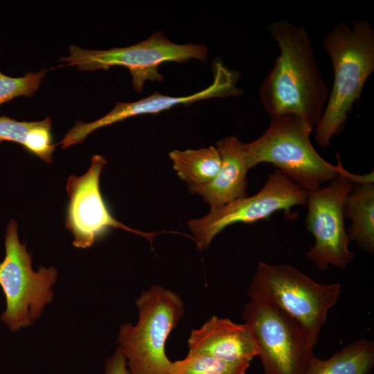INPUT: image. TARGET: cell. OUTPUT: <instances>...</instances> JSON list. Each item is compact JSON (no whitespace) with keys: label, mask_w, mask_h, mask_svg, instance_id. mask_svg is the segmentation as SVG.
I'll return each instance as SVG.
<instances>
[{"label":"cell","mask_w":374,"mask_h":374,"mask_svg":"<svg viewBox=\"0 0 374 374\" xmlns=\"http://www.w3.org/2000/svg\"><path fill=\"white\" fill-rule=\"evenodd\" d=\"M268 30L280 54L260 88L265 110L271 118L294 114L316 125L329 91L319 72L312 40L305 28L286 19L273 22Z\"/></svg>","instance_id":"6da1fadb"},{"label":"cell","mask_w":374,"mask_h":374,"mask_svg":"<svg viewBox=\"0 0 374 374\" xmlns=\"http://www.w3.org/2000/svg\"><path fill=\"white\" fill-rule=\"evenodd\" d=\"M313 127L294 114L271 117L265 133L244 144L248 169L271 163L308 192L318 190L339 175L350 177L355 184L374 182L373 170L362 175L353 174L344 168L338 153L337 165L321 157L310 141Z\"/></svg>","instance_id":"7a4b0ae2"},{"label":"cell","mask_w":374,"mask_h":374,"mask_svg":"<svg viewBox=\"0 0 374 374\" xmlns=\"http://www.w3.org/2000/svg\"><path fill=\"white\" fill-rule=\"evenodd\" d=\"M323 47L334 71L332 90L314 129L316 142L325 149L344 130L348 114L374 71V30L365 20H353L350 25L340 21L325 37Z\"/></svg>","instance_id":"3957f363"},{"label":"cell","mask_w":374,"mask_h":374,"mask_svg":"<svg viewBox=\"0 0 374 374\" xmlns=\"http://www.w3.org/2000/svg\"><path fill=\"white\" fill-rule=\"evenodd\" d=\"M339 283H319L297 268L260 261L249 287L250 299L274 305L296 319L314 346L328 311L338 301Z\"/></svg>","instance_id":"277c9868"},{"label":"cell","mask_w":374,"mask_h":374,"mask_svg":"<svg viewBox=\"0 0 374 374\" xmlns=\"http://www.w3.org/2000/svg\"><path fill=\"white\" fill-rule=\"evenodd\" d=\"M139 321L123 324L117 341L130 374H166L171 362L166 342L184 314V303L175 292L160 285L143 291L136 300Z\"/></svg>","instance_id":"5b68a950"},{"label":"cell","mask_w":374,"mask_h":374,"mask_svg":"<svg viewBox=\"0 0 374 374\" xmlns=\"http://www.w3.org/2000/svg\"><path fill=\"white\" fill-rule=\"evenodd\" d=\"M5 257L0 262V286L6 297V308L1 321L11 332L31 325L42 314L53 297V285L57 278L53 267L32 269L31 254L20 242L18 225L12 219L5 234Z\"/></svg>","instance_id":"8992f818"},{"label":"cell","mask_w":374,"mask_h":374,"mask_svg":"<svg viewBox=\"0 0 374 374\" xmlns=\"http://www.w3.org/2000/svg\"><path fill=\"white\" fill-rule=\"evenodd\" d=\"M242 317L256 344L264 374H305L314 346L296 319L256 299L246 303Z\"/></svg>","instance_id":"52a82bcc"},{"label":"cell","mask_w":374,"mask_h":374,"mask_svg":"<svg viewBox=\"0 0 374 374\" xmlns=\"http://www.w3.org/2000/svg\"><path fill=\"white\" fill-rule=\"evenodd\" d=\"M70 55L61 61L82 71L107 70L112 66L126 67L132 76L133 88L142 93L146 81L161 82L159 66L167 62L184 63L191 59L205 62L207 48L203 44H179L169 40L161 31L154 33L134 45L108 50L83 49L73 45Z\"/></svg>","instance_id":"ba28073f"},{"label":"cell","mask_w":374,"mask_h":374,"mask_svg":"<svg viewBox=\"0 0 374 374\" xmlns=\"http://www.w3.org/2000/svg\"><path fill=\"white\" fill-rule=\"evenodd\" d=\"M308 194L307 190L276 169L256 195L210 209L203 217L190 220L188 226L193 233L197 249L202 251L219 233L235 223H253L280 211L287 219H294L296 215L292 213V207L305 205Z\"/></svg>","instance_id":"9c48e42d"},{"label":"cell","mask_w":374,"mask_h":374,"mask_svg":"<svg viewBox=\"0 0 374 374\" xmlns=\"http://www.w3.org/2000/svg\"><path fill=\"white\" fill-rule=\"evenodd\" d=\"M355 182L339 175L326 187L308 192L306 229L314 238L306 257L321 270L329 265L344 269L354 259L349 250V239L345 229L344 206Z\"/></svg>","instance_id":"30bf717a"},{"label":"cell","mask_w":374,"mask_h":374,"mask_svg":"<svg viewBox=\"0 0 374 374\" xmlns=\"http://www.w3.org/2000/svg\"><path fill=\"white\" fill-rule=\"evenodd\" d=\"M107 163L104 156L96 154L83 175H71L67 180L69 204L65 224L73 235V244L77 248L89 247L111 227L140 235L152 243L156 235L167 231L148 233L132 229L115 219L109 211L99 186L100 173Z\"/></svg>","instance_id":"8fae6325"},{"label":"cell","mask_w":374,"mask_h":374,"mask_svg":"<svg viewBox=\"0 0 374 374\" xmlns=\"http://www.w3.org/2000/svg\"><path fill=\"white\" fill-rule=\"evenodd\" d=\"M213 80L206 89L186 96H170L155 92L137 101L116 103L113 109L102 118L91 123L78 121L64 136L60 143L64 149L82 143L92 132L99 128L122 121L130 117L157 114L179 105H188L194 102L212 98L238 96L242 90L237 87L239 77L236 71L228 69L221 61L213 67Z\"/></svg>","instance_id":"7c38bea8"},{"label":"cell","mask_w":374,"mask_h":374,"mask_svg":"<svg viewBox=\"0 0 374 374\" xmlns=\"http://www.w3.org/2000/svg\"><path fill=\"white\" fill-rule=\"evenodd\" d=\"M189 350L231 363H250L258 351L246 323L213 316L188 339Z\"/></svg>","instance_id":"4fadbf2b"},{"label":"cell","mask_w":374,"mask_h":374,"mask_svg":"<svg viewBox=\"0 0 374 374\" xmlns=\"http://www.w3.org/2000/svg\"><path fill=\"white\" fill-rule=\"evenodd\" d=\"M244 144L235 136H226L216 143L221 157L220 169L208 184L191 186V193L199 195L214 209L247 195L249 170Z\"/></svg>","instance_id":"5bb4252c"},{"label":"cell","mask_w":374,"mask_h":374,"mask_svg":"<svg viewBox=\"0 0 374 374\" xmlns=\"http://www.w3.org/2000/svg\"><path fill=\"white\" fill-rule=\"evenodd\" d=\"M352 221L346 231L349 241L369 254L374 253V182L355 184L344 206Z\"/></svg>","instance_id":"9a60e30c"},{"label":"cell","mask_w":374,"mask_h":374,"mask_svg":"<svg viewBox=\"0 0 374 374\" xmlns=\"http://www.w3.org/2000/svg\"><path fill=\"white\" fill-rule=\"evenodd\" d=\"M374 366V342L361 338L348 343L329 358L315 356L305 374H370Z\"/></svg>","instance_id":"2e32d148"},{"label":"cell","mask_w":374,"mask_h":374,"mask_svg":"<svg viewBox=\"0 0 374 374\" xmlns=\"http://www.w3.org/2000/svg\"><path fill=\"white\" fill-rule=\"evenodd\" d=\"M49 117L39 121H18L0 116V143L10 141L19 143L28 152L46 163L53 161L55 145L51 134Z\"/></svg>","instance_id":"e0dca14e"},{"label":"cell","mask_w":374,"mask_h":374,"mask_svg":"<svg viewBox=\"0 0 374 374\" xmlns=\"http://www.w3.org/2000/svg\"><path fill=\"white\" fill-rule=\"evenodd\" d=\"M169 157L178 176L189 187L210 183L217 175L222 163L217 148L212 145L197 150H175Z\"/></svg>","instance_id":"ac0fdd59"},{"label":"cell","mask_w":374,"mask_h":374,"mask_svg":"<svg viewBox=\"0 0 374 374\" xmlns=\"http://www.w3.org/2000/svg\"><path fill=\"white\" fill-rule=\"evenodd\" d=\"M250 363H231L189 350L182 359L171 362L166 374H246Z\"/></svg>","instance_id":"d6986e66"},{"label":"cell","mask_w":374,"mask_h":374,"mask_svg":"<svg viewBox=\"0 0 374 374\" xmlns=\"http://www.w3.org/2000/svg\"><path fill=\"white\" fill-rule=\"evenodd\" d=\"M46 69L29 72L22 77L12 78L0 71V105L19 96H33L38 89Z\"/></svg>","instance_id":"ffe728a7"},{"label":"cell","mask_w":374,"mask_h":374,"mask_svg":"<svg viewBox=\"0 0 374 374\" xmlns=\"http://www.w3.org/2000/svg\"><path fill=\"white\" fill-rule=\"evenodd\" d=\"M104 374H130L127 359L119 347L107 359Z\"/></svg>","instance_id":"44dd1931"}]
</instances>
